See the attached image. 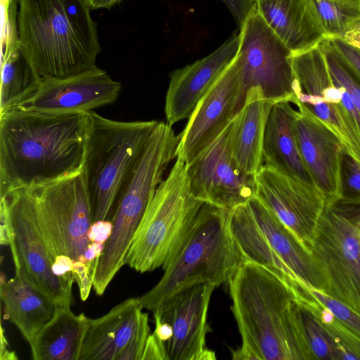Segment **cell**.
I'll use <instances>...</instances> for the list:
<instances>
[{
  "mask_svg": "<svg viewBox=\"0 0 360 360\" xmlns=\"http://www.w3.org/2000/svg\"><path fill=\"white\" fill-rule=\"evenodd\" d=\"M340 195L337 200L360 205V161L343 150L340 162Z\"/></svg>",
  "mask_w": 360,
  "mask_h": 360,
  "instance_id": "obj_32",
  "label": "cell"
},
{
  "mask_svg": "<svg viewBox=\"0 0 360 360\" xmlns=\"http://www.w3.org/2000/svg\"><path fill=\"white\" fill-rule=\"evenodd\" d=\"M297 300L307 307L329 331L337 345L340 360L360 359V338L342 324L327 307L313 297L304 285Z\"/></svg>",
  "mask_w": 360,
  "mask_h": 360,
  "instance_id": "obj_28",
  "label": "cell"
},
{
  "mask_svg": "<svg viewBox=\"0 0 360 360\" xmlns=\"http://www.w3.org/2000/svg\"><path fill=\"white\" fill-rule=\"evenodd\" d=\"M88 317L75 314L70 306H60L53 318L30 344L34 360H78Z\"/></svg>",
  "mask_w": 360,
  "mask_h": 360,
  "instance_id": "obj_25",
  "label": "cell"
},
{
  "mask_svg": "<svg viewBox=\"0 0 360 360\" xmlns=\"http://www.w3.org/2000/svg\"><path fill=\"white\" fill-rule=\"evenodd\" d=\"M37 77L19 46L1 59L0 113L15 108L37 89Z\"/></svg>",
  "mask_w": 360,
  "mask_h": 360,
  "instance_id": "obj_27",
  "label": "cell"
},
{
  "mask_svg": "<svg viewBox=\"0 0 360 360\" xmlns=\"http://www.w3.org/2000/svg\"><path fill=\"white\" fill-rule=\"evenodd\" d=\"M139 297L128 298L106 314L88 319L78 360H117L146 314Z\"/></svg>",
  "mask_w": 360,
  "mask_h": 360,
  "instance_id": "obj_20",
  "label": "cell"
},
{
  "mask_svg": "<svg viewBox=\"0 0 360 360\" xmlns=\"http://www.w3.org/2000/svg\"><path fill=\"white\" fill-rule=\"evenodd\" d=\"M1 360H15L18 359L15 352L10 350L6 336L4 335V329L1 326Z\"/></svg>",
  "mask_w": 360,
  "mask_h": 360,
  "instance_id": "obj_41",
  "label": "cell"
},
{
  "mask_svg": "<svg viewBox=\"0 0 360 360\" xmlns=\"http://www.w3.org/2000/svg\"><path fill=\"white\" fill-rule=\"evenodd\" d=\"M212 283H202L173 295L155 309L154 318L168 323L172 330L165 344L167 360H213L214 351L206 346L211 330L207 311L213 290Z\"/></svg>",
  "mask_w": 360,
  "mask_h": 360,
  "instance_id": "obj_14",
  "label": "cell"
},
{
  "mask_svg": "<svg viewBox=\"0 0 360 360\" xmlns=\"http://www.w3.org/2000/svg\"><path fill=\"white\" fill-rule=\"evenodd\" d=\"M310 252L323 292L360 313V205H326Z\"/></svg>",
  "mask_w": 360,
  "mask_h": 360,
  "instance_id": "obj_7",
  "label": "cell"
},
{
  "mask_svg": "<svg viewBox=\"0 0 360 360\" xmlns=\"http://www.w3.org/2000/svg\"><path fill=\"white\" fill-rule=\"evenodd\" d=\"M186 172L193 195L216 207L231 210L256 195L255 176L245 173L233 157L229 127L186 165Z\"/></svg>",
  "mask_w": 360,
  "mask_h": 360,
  "instance_id": "obj_12",
  "label": "cell"
},
{
  "mask_svg": "<svg viewBox=\"0 0 360 360\" xmlns=\"http://www.w3.org/2000/svg\"><path fill=\"white\" fill-rule=\"evenodd\" d=\"M255 196L310 251L317 224L326 207L319 191L277 170L263 165L255 175Z\"/></svg>",
  "mask_w": 360,
  "mask_h": 360,
  "instance_id": "obj_16",
  "label": "cell"
},
{
  "mask_svg": "<svg viewBox=\"0 0 360 360\" xmlns=\"http://www.w3.org/2000/svg\"><path fill=\"white\" fill-rule=\"evenodd\" d=\"M270 29L297 53L319 46L327 39L311 0H253Z\"/></svg>",
  "mask_w": 360,
  "mask_h": 360,
  "instance_id": "obj_19",
  "label": "cell"
},
{
  "mask_svg": "<svg viewBox=\"0 0 360 360\" xmlns=\"http://www.w3.org/2000/svg\"><path fill=\"white\" fill-rule=\"evenodd\" d=\"M0 295L8 319L30 343L55 316L60 307L20 274L8 281L1 276Z\"/></svg>",
  "mask_w": 360,
  "mask_h": 360,
  "instance_id": "obj_23",
  "label": "cell"
},
{
  "mask_svg": "<svg viewBox=\"0 0 360 360\" xmlns=\"http://www.w3.org/2000/svg\"><path fill=\"white\" fill-rule=\"evenodd\" d=\"M18 4V0H1V58L20 46Z\"/></svg>",
  "mask_w": 360,
  "mask_h": 360,
  "instance_id": "obj_34",
  "label": "cell"
},
{
  "mask_svg": "<svg viewBox=\"0 0 360 360\" xmlns=\"http://www.w3.org/2000/svg\"><path fill=\"white\" fill-rule=\"evenodd\" d=\"M121 89L119 82L95 66L65 77L40 78L35 91L14 108L53 113L88 112L115 103Z\"/></svg>",
  "mask_w": 360,
  "mask_h": 360,
  "instance_id": "obj_15",
  "label": "cell"
},
{
  "mask_svg": "<svg viewBox=\"0 0 360 360\" xmlns=\"http://www.w3.org/2000/svg\"><path fill=\"white\" fill-rule=\"evenodd\" d=\"M84 169L93 222L110 220L122 185L158 122L117 121L88 111Z\"/></svg>",
  "mask_w": 360,
  "mask_h": 360,
  "instance_id": "obj_6",
  "label": "cell"
},
{
  "mask_svg": "<svg viewBox=\"0 0 360 360\" xmlns=\"http://www.w3.org/2000/svg\"><path fill=\"white\" fill-rule=\"evenodd\" d=\"M342 39L349 45L360 49V22L353 26Z\"/></svg>",
  "mask_w": 360,
  "mask_h": 360,
  "instance_id": "obj_40",
  "label": "cell"
},
{
  "mask_svg": "<svg viewBox=\"0 0 360 360\" xmlns=\"http://www.w3.org/2000/svg\"><path fill=\"white\" fill-rule=\"evenodd\" d=\"M167 360L165 345L153 333L150 334L143 351L142 360Z\"/></svg>",
  "mask_w": 360,
  "mask_h": 360,
  "instance_id": "obj_39",
  "label": "cell"
},
{
  "mask_svg": "<svg viewBox=\"0 0 360 360\" xmlns=\"http://www.w3.org/2000/svg\"><path fill=\"white\" fill-rule=\"evenodd\" d=\"M26 188L58 259L65 256L74 266L84 264L90 267L85 255L90 244L88 233L93 210L84 167L71 175Z\"/></svg>",
  "mask_w": 360,
  "mask_h": 360,
  "instance_id": "obj_8",
  "label": "cell"
},
{
  "mask_svg": "<svg viewBox=\"0 0 360 360\" xmlns=\"http://www.w3.org/2000/svg\"><path fill=\"white\" fill-rule=\"evenodd\" d=\"M229 225L245 260L267 268L296 293L300 281L271 247L260 230L248 203L230 210Z\"/></svg>",
  "mask_w": 360,
  "mask_h": 360,
  "instance_id": "obj_26",
  "label": "cell"
},
{
  "mask_svg": "<svg viewBox=\"0 0 360 360\" xmlns=\"http://www.w3.org/2000/svg\"><path fill=\"white\" fill-rule=\"evenodd\" d=\"M230 210L205 202L181 253L159 282L139 297L153 311L178 292L202 283H228L245 259L229 225Z\"/></svg>",
  "mask_w": 360,
  "mask_h": 360,
  "instance_id": "obj_4",
  "label": "cell"
},
{
  "mask_svg": "<svg viewBox=\"0 0 360 360\" xmlns=\"http://www.w3.org/2000/svg\"><path fill=\"white\" fill-rule=\"evenodd\" d=\"M275 102L266 98L260 88L252 87L229 126L233 157L246 174L255 176L263 165V141L269 112Z\"/></svg>",
  "mask_w": 360,
  "mask_h": 360,
  "instance_id": "obj_21",
  "label": "cell"
},
{
  "mask_svg": "<svg viewBox=\"0 0 360 360\" xmlns=\"http://www.w3.org/2000/svg\"><path fill=\"white\" fill-rule=\"evenodd\" d=\"M240 44L236 56L243 94L259 87L276 103H295V77L291 51L279 39L256 10L240 27Z\"/></svg>",
  "mask_w": 360,
  "mask_h": 360,
  "instance_id": "obj_10",
  "label": "cell"
},
{
  "mask_svg": "<svg viewBox=\"0 0 360 360\" xmlns=\"http://www.w3.org/2000/svg\"><path fill=\"white\" fill-rule=\"evenodd\" d=\"M85 0H18L20 47L39 78L92 68L101 51Z\"/></svg>",
  "mask_w": 360,
  "mask_h": 360,
  "instance_id": "obj_3",
  "label": "cell"
},
{
  "mask_svg": "<svg viewBox=\"0 0 360 360\" xmlns=\"http://www.w3.org/2000/svg\"><path fill=\"white\" fill-rule=\"evenodd\" d=\"M242 345L234 360H314L297 315L295 291L267 268L245 260L227 283Z\"/></svg>",
  "mask_w": 360,
  "mask_h": 360,
  "instance_id": "obj_2",
  "label": "cell"
},
{
  "mask_svg": "<svg viewBox=\"0 0 360 360\" xmlns=\"http://www.w3.org/2000/svg\"><path fill=\"white\" fill-rule=\"evenodd\" d=\"M353 68L360 75V49L354 47L340 38H329Z\"/></svg>",
  "mask_w": 360,
  "mask_h": 360,
  "instance_id": "obj_37",
  "label": "cell"
},
{
  "mask_svg": "<svg viewBox=\"0 0 360 360\" xmlns=\"http://www.w3.org/2000/svg\"><path fill=\"white\" fill-rule=\"evenodd\" d=\"M290 103L276 102L269 112L263 141V165L319 191L300 152L295 133L297 110Z\"/></svg>",
  "mask_w": 360,
  "mask_h": 360,
  "instance_id": "obj_22",
  "label": "cell"
},
{
  "mask_svg": "<svg viewBox=\"0 0 360 360\" xmlns=\"http://www.w3.org/2000/svg\"><path fill=\"white\" fill-rule=\"evenodd\" d=\"M307 290L349 330L360 338V313L322 291L305 284Z\"/></svg>",
  "mask_w": 360,
  "mask_h": 360,
  "instance_id": "obj_33",
  "label": "cell"
},
{
  "mask_svg": "<svg viewBox=\"0 0 360 360\" xmlns=\"http://www.w3.org/2000/svg\"><path fill=\"white\" fill-rule=\"evenodd\" d=\"M240 27L255 7L253 0H221Z\"/></svg>",
  "mask_w": 360,
  "mask_h": 360,
  "instance_id": "obj_36",
  "label": "cell"
},
{
  "mask_svg": "<svg viewBox=\"0 0 360 360\" xmlns=\"http://www.w3.org/2000/svg\"><path fill=\"white\" fill-rule=\"evenodd\" d=\"M204 203L191 191L186 163L176 159L143 214L124 264L140 273L165 270L184 249Z\"/></svg>",
  "mask_w": 360,
  "mask_h": 360,
  "instance_id": "obj_5",
  "label": "cell"
},
{
  "mask_svg": "<svg viewBox=\"0 0 360 360\" xmlns=\"http://www.w3.org/2000/svg\"><path fill=\"white\" fill-rule=\"evenodd\" d=\"M240 40L239 31L207 56L170 73L165 107L169 126L189 118L198 103L234 60Z\"/></svg>",
  "mask_w": 360,
  "mask_h": 360,
  "instance_id": "obj_17",
  "label": "cell"
},
{
  "mask_svg": "<svg viewBox=\"0 0 360 360\" xmlns=\"http://www.w3.org/2000/svg\"><path fill=\"white\" fill-rule=\"evenodd\" d=\"M296 302L297 315L314 360H340L337 345L329 331L307 307L297 298Z\"/></svg>",
  "mask_w": 360,
  "mask_h": 360,
  "instance_id": "obj_30",
  "label": "cell"
},
{
  "mask_svg": "<svg viewBox=\"0 0 360 360\" xmlns=\"http://www.w3.org/2000/svg\"><path fill=\"white\" fill-rule=\"evenodd\" d=\"M11 224L8 246L15 274L28 279L59 306H70L72 287L53 271L58 259L39 219L28 188L13 191L4 197Z\"/></svg>",
  "mask_w": 360,
  "mask_h": 360,
  "instance_id": "obj_9",
  "label": "cell"
},
{
  "mask_svg": "<svg viewBox=\"0 0 360 360\" xmlns=\"http://www.w3.org/2000/svg\"><path fill=\"white\" fill-rule=\"evenodd\" d=\"M248 204L260 230L281 261L299 281L323 291V281L307 247L256 196Z\"/></svg>",
  "mask_w": 360,
  "mask_h": 360,
  "instance_id": "obj_24",
  "label": "cell"
},
{
  "mask_svg": "<svg viewBox=\"0 0 360 360\" xmlns=\"http://www.w3.org/2000/svg\"><path fill=\"white\" fill-rule=\"evenodd\" d=\"M245 98L234 58L196 105L179 134L176 159L188 165L211 145L229 126Z\"/></svg>",
  "mask_w": 360,
  "mask_h": 360,
  "instance_id": "obj_13",
  "label": "cell"
},
{
  "mask_svg": "<svg viewBox=\"0 0 360 360\" xmlns=\"http://www.w3.org/2000/svg\"><path fill=\"white\" fill-rule=\"evenodd\" d=\"M328 38L342 39L360 22V0H311Z\"/></svg>",
  "mask_w": 360,
  "mask_h": 360,
  "instance_id": "obj_29",
  "label": "cell"
},
{
  "mask_svg": "<svg viewBox=\"0 0 360 360\" xmlns=\"http://www.w3.org/2000/svg\"><path fill=\"white\" fill-rule=\"evenodd\" d=\"M86 112L0 113V198L49 183L84 167Z\"/></svg>",
  "mask_w": 360,
  "mask_h": 360,
  "instance_id": "obj_1",
  "label": "cell"
},
{
  "mask_svg": "<svg viewBox=\"0 0 360 360\" xmlns=\"http://www.w3.org/2000/svg\"><path fill=\"white\" fill-rule=\"evenodd\" d=\"M319 46L334 83L348 94L360 116V75L338 50L330 39H326Z\"/></svg>",
  "mask_w": 360,
  "mask_h": 360,
  "instance_id": "obj_31",
  "label": "cell"
},
{
  "mask_svg": "<svg viewBox=\"0 0 360 360\" xmlns=\"http://www.w3.org/2000/svg\"><path fill=\"white\" fill-rule=\"evenodd\" d=\"M91 10L99 8L110 9L122 0H85Z\"/></svg>",
  "mask_w": 360,
  "mask_h": 360,
  "instance_id": "obj_42",
  "label": "cell"
},
{
  "mask_svg": "<svg viewBox=\"0 0 360 360\" xmlns=\"http://www.w3.org/2000/svg\"><path fill=\"white\" fill-rule=\"evenodd\" d=\"M149 335L148 316L146 313L139 328L117 360H142L143 351Z\"/></svg>",
  "mask_w": 360,
  "mask_h": 360,
  "instance_id": "obj_35",
  "label": "cell"
},
{
  "mask_svg": "<svg viewBox=\"0 0 360 360\" xmlns=\"http://www.w3.org/2000/svg\"><path fill=\"white\" fill-rule=\"evenodd\" d=\"M295 133L300 152L316 188L326 204L340 195V162L343 145L338 136L322 122L298 110Z\"/></svg>",
  "mask_w": 360,
  "mask_h": 360,
  "instance_id": "obj_18",
  "label": "cell"
},
{
  "mask_svg": "<svg viewBox=\"0 0 360 360\" xmlns=\"http://www.w3.org/2000/svg\"><path fill=\"white\" fill-rule=\"evenodd\" d=\"M111 220H100L94 221L89 231L88 237L90 243H101L105 244L112 232Z\"/></svg>",
  "mask_w": 360,
  "mask_h": 360,
  "instance_id": "obj_38",
  "label": "cell"
},
{
  "mask_svg": "<svg viewBox=\"0 0 360 360\" xmlns=\"http://www.w3.org/2000/svg\"><path fill=\"white\" fill-rule=\"evenodd\" d=\"M295 77L294 104L330 128L345 150L360 161V138L347 112L342 93L330 74L319 46L292 54Z\"/></svg>",
  "mask_w": 360,
  "mask_h": 360,
  "instance_id": "obj_11",
  "label": "cell"
}]
</instances>
